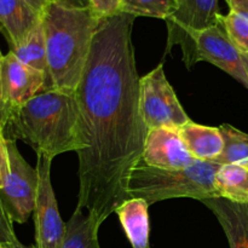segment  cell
Wrapping results in <instances>:
<instances>
[{
    "mask_svg": "<svg viewBox=\"0 0 248 248\" xmlns=\"http://www.w3.org/2000/svg\"><path fill=\"white\" fill-rule=\"evenodd\" d=\"M135 19L124 12L101 19L74 93L81 144L77 207L101 225L128 200V177L142 159L148 135L140 111Z\"/></svg>",
    "mask_w": 248,
    "mask_h": 248,
    "instance_id": "1",
    "label": "cell"
},
{
    "mask_svg": "<svg viewBox=\"0 0 248 248\" xmlns=\"http://www.w3.org/2000/svg\"><path fill=\"white\" fill-rule=\"evenodd\" d=\"M6 138L23 140L36 154L51 160L80 152L79 108L74 93L47 90L9 111Z\"/></svg>",
    "mask_w": 248,
    "mask_h": 248,
    "instance_id": "2",
    "label": "cell"
},
{
    "mask_svg": "<svg viewBox=\"0 0 248 248\" xmlns=\"http://www.w3.org/2000/svg\"><path fill=\"white\" fill-rule=\"evenodd\" d=\"M101 19L91 7L48 2L41 16L48 68L45 91L75 93Z\"/></svg>",
    "mask_w": 248,
    "mask_h": 248,
    "instance_id": "3",
    "label": "cell"
},
{
    "mask_svg": "<svg viewBox=\"0 0 248 248\" xmlns=\"http://www.w3.org/2000/svg\"><path fill=\"white\" fill-rule=\"evenodd\" d=\"M220 165L198 161L181 170H165L145 165L140 160L131 171L127 182L128 199L140 198L148 205L177 198L202 201L219 198L216 189V173Z\"/></svg>",
    "mask_w": 248,
    "mask_h": 248,
    "instance_id": "4",
    "label": "cell"
},
{
    "mask_svg": "<svg viewBox=\"0 0 248 248\" xmlns=\"http://www.w3.org/2000/svg\"><path fill=\"white\" fill-rule=\"evenodd\" d=\"M140 111L148 131L162 127L179 130L191 121L167 80L162 64L140 79Z\"/></svg>",
    "mask_w": 248,
    "mask_h": 248,
    "instance_id": "5",
    "label": "cell"
},
{
    "mask_svg": "<svg viewBox=\"0 0 248 248\" xmlns=\"http://www.w3.org/2000/svg\"><path fill=\"white\" fill-rule=\"evenodd\" d=\"M9 172L0 199L12 222L24 224L34 212L38 193V172L24 160L16 140L6 138Z\"/></svg>",
    "mask_w": 248,
    "mask_h": 248,
    "instance_id": "6",
    "label": "cell"
},
{
    "mask_svg": "<svg viewBox=\"0 0 248 248\" xmlns=\"http://www.w3.org/2000/svg\"><path fill=\"white\" fill-rule=\"evenodd\" d=\"M218 0H177L176 9L166 19L167 45L165 55L179 45L183 62L188 69L191 64L190 34L212 27L219 21Z\"/></svg>",
    "mask_w": 248,
    "mask_h": 248,
    "instance_id": "7",
    "label": "cell"
},
{
    "mask_svg": "<svg viewBox=\"0 0 248 248\" xmlns=\"http://www.w3.org/2000/svg\"><path fill=\"white\" fill-rule=\"evenodd\" d=\"M190 46L193 67L201 61L212 63L248 90V74L242 61V53L230 40L220 18L215 26L193 31L190 34Z\"/></svg>",
    "mask_w": 248,
    "mask_h": 248,
    "instance_id": "8",
    "label": "cell"
},
{
    "mask_svg": "<svg viewBox=\"0 0 248 248\" xmlns=\"http://www.w3.org/2000/svg\"><path fill=\"white\" fill-rule=\"evenodd\" d=\"M51 162L45 155L36 154L38 193L34 207L35 246L31 248H62L65 224L61 218L51 183Z\"/></svg>",
    "mask_w": 248,
    "mask_h": 248,
    "instance_id": "9",
    "label": "cell"
},
{
    "mask_svg": "<svg viewBox=\"0 0 248 248\" xmlns=\"http://www.w3.org/2000/svg\"><path fill=\"white\" fill-rule=\"evenodd\" d=\"M2 97L7 110L21 107L40 92L45 91L46 77L39 70L23 64L12 52L1 58Z\"/></svg>",
    "mask_w": 248,
    "mask_h": 248,
    "instance_id": "10",
    "label": "cell"
},
{
    "mask_svg": "<svg viewBox=\"0 0 248 248\" xmlns=\"http://www.w3.org/2000/svg\"><path fill=\"white\" fill-rule=\"evenodd\" d=\"M140 160L148 166L165 170L186 169L198 162L186 149L178 130L166 127L148 131Z\"/></svg>",
    "mask_w": 248,
    "mask_h": 248,
    "instance_id": "11",
    "label": "cell"
},
{
    "mask_svg": "<svg viewBox=\"0 0 248 248\" xmlns=\"http://www.w3.org/2000/svg\"><path fill=\"white\" fill-rule=\"evenodd\" d=\"M201 202L217 217L230 248H248V203L224 198L205 199Z\"/></svg>",
    "mask_w": 248,
    "mask_h": 248,
    "instance_id": "12",
    "label": "cell"
},
{
    "mask_svg": "<svg viewBox=\"0 0 248 248\" xmlns=\"http://www.w3.org/2000/svg\"><path fill=\"white\" fill-rule=\"evenodd\" d=\"M40 22V15L24 0H0V24L10 48L21 45Z\"/></svg>",
    "mask_w": 248,
    "mask_h": 248,
    "instance_id": "13",
    "label": "cell"
},
{
    "mask_svg": "<svg viewBox=\"0 0 248 248\" xmlns=\"http://www.w3.org/2000/svg\"><path fill=\"white\" fill-rule=\"evenodd\" d=\"M186 149L198 161L213 162L223 152L224 140L219 127L190 121L178 130Z\"/></svg>",
    "mask_w": 248,
    "mask_h": 248,
    "instance_id": "14",
    "label": "cell"
},
{
    "mask_svg": "<svg viewBox=\"0 0 248 248\" xmlns=\"http://www.w3.org/2000/svg\"><path fill=\"white\" fill-rule=\"evenodd\" d=\"M149 205L143 199L124 201L115 210L120 224L132 248L149 247Z\"/></svg>",
    "mask_w": 248,
    "mask_h": 248,
    "instance_id": "15",
    "label": "cell"
},
{
    "mask_svg": "<svg viewBox=\"0 0 248 248\" xmlns=\"http://www.w3.org/2000/svg\"><path fill=\"white\" fill-rule=\"evenodd\" d=\"M216 189L219 198L248 203V159L220 165L216 173Z\"/></svg>",
    "mask_w": 248,
    "mask_h": 248,
    "instance_id": "16",
    "label": "cell"
},
{
    "mask_svg": "<svg viewBox=\"0 0 248 248\" xmlns=\"http://www.w3.org/2000/svg\"><path fill=\"white\" fill-rule=\"evenodd\" d=\"M99 227L101 224L93 216L77 207L65 224L62 248H101L98 242Z\"/></svg>",
    "mask_w": 248,
    "mask_h": 248,
    "instance_id": "17",
    "label": "cell"
},
{
    "mask_svg": "<svg viewBox=\"0 0 248 248\" xmlns=\"http://www.w3.org/2000/svg\"><path fill=\"white\" fill-rule=\"evenodd\" d=\"M10 52L14 53L17 60L21 61L23 64L43 73L46 77V85H47V56H46L45 35H44V28L41 22L21 45L10 48Z\"/></svg>",
    "mask_w": 248,
    "mask_h": 248,
    "instance_id": "18",
    "label": "cell"
},
{
    "mask_svg": "<svg viewBox=\"0 0 248 248\" xmlns=\"http://www.w3.org/2000/svg\"><path fill=\"white\" fill-rule=\"evenodd\" d=\"M219 130L224 140V148L222 154L213 162L225 165L248 159V133L229 124L220 125Z\"/></svg>",
    "mask_w": 248,
    "mask_h": 248,
    "instance_id": "19",
    "label": "cell"
},
{
    "mask_svg": "<svg viewBox=\"0 0 248 248\" xmlns=\"http://www.w3.org/2000/svg\"><path fill=\"white\" fill-rule=\"evenodd\" d=\"M177 0H123L121 11L137 17H152V18L166 21L176 9Z\"/></svg>",
    "mask_w": 248,
    "mask_h": 248,
    "instance_id": "20",
    "label": "cell"
},
{
    "mask_svg": "<svg viewBox=\"0 0 248 248\" xmlns=\"http://www.w3.org/2000/svg\"><path fill=\"white\" fill-rule=\"evenodd\" d=\"M219 18L237 50L248 55V15L230 9L227 15L220 14Z\"/></svg>",
    "mask_w": 248,
    "mask_h": 248,
    "instance_id": "21",
    "label": "cell"
},
{
    "mask_svg": "<svg viewBox=\"0 0 248 248\" xmlns=\"http://www.w3.org/2000/svg\"><path fill=\"white\" fill-rule=\"evenodd\" d=\"M0 246L9 248H28L19 242L14 230V222L10 218L1 199H0Z\"/></svg>",
    "mask_w": 248,
    "mask_h": 248,
    "instance_id": "22",
    "label": "cell"
},
{
    "mask_svg": "<svg viewBox=\"0 0 248 248\" xmlns=\"http://www.w3.org/2000/svg\"><path fill=\"white\" fill-rule=\"evenodd\" d=\"M90 7L101 18L120 14L123 0H89Z\"/></svg>",
    "mask_w": 248,
    "mask_h": 248,
    "instance_id": "23",
    "label": "cell"
},
{
    "mask_svg": "<svg viewBox=\"0 0 248 248\" xmlns=\"http://www.w3.org/2000/svg\"><path fill=\"white\" fill-rule=\"evenodd\" d=\"M9 172V155H7L6 136L4 133V127L0 126V189L4 186Z\"/></svg>",
    "mask_w": 248,
    "mask_h": 248,
    "instance_id": "24",
    "label": "cell"
},
{
    "mask_svg": "<svg viewBox=\"0 0 248 248\" xmlns=\"http://www.w3.org/2000/svg\"><path fill=\"white\" fill-rule=\"evenodd\" d=\"M2 53L0 51V67H1V58ZM7 118H9V110H7V107L5 104L4 97H2V86H1V72H0V126L5 127L7 123Z\"/></svg>",
    "mask_w": 248,
    "mask_h": 248,
    "instance_id": "25",
    "label": "cell"
},
{
    "mask_svg": "<svg viewBox=\"0 0 248 248\" xmlns=\"http://www.w3.org/2000/svg\"><path fill=\"white\" fill-rule=\"evenodd\" d=\"M50 1L70 7H90L89 0H50Z\"/></svg>",
    "mask_w": 248,
    "mask_h": 248,
    "instance_id": "26",
    "label": "cell"
},
{
    "mask_svg": "<svg viewBox=\"0 0 248 248\" xmlns=\"http://www.w3.org/2000/svg\"><path fill=\"white\" fill-rule=\"evenodd\" d=\"M26 2H28L36 12H38L40 16H43L44 11H45L46 6L48 5L50 0H24Z\"/></svg>",
    "mask_w": 248,
    "mask_h": 248,
    "instance_id": "27",
    "label": "cell"
},
{
    "mask_svg": "<svg viewBox=\"0 0 248 248\" xmlns=\"http://www.w3.org/2000/svg\"><path fill=\"white\" fill-rule=\"evenodd\" d=\"M230 9L239 10L248 15V0H225Z\"/></svg>",
    "mask_w": 248,
    "mask_h": 248,
    "instance_id": "28",
    "label": "cell"
},
{
    "mask_svg": "<svg viewBox=\"0 0 248 248\" xmlns=\"http://www.w3.org/2000/svg\"><path fill=\"white\" fill-rule=\"evenodd\" d=\"M242 61H244L245 68H246V72L248 74V55H245V53H242Z\"/></svg>",
    "mask_w": 248,
    "mask_h": 248,
    "instance_id": "29",
    "label": "cell"
},
{
    "mask_svg": "<svg viewBox=\"0 0 248 248\" xmlns=\"http://www.w3.org/2000/svg\"><path fill=\"white\" fill-rule=\"evenodd\" d=\"M0 248H9V247H6V246H0Z\"/></svg>",
    "mask_w": 248,
    "mask_h": 248,
    "instance_id": "30",
    "label": "cell"
},
{
    "mask_svg": "<svg viewBox=\"0 0 248 248\" xmlns=\"http://www.w3.org/2000/svg\"><path fill=\"white\" fill-rule=\"evenodd\" d=\"M0 31H2V29H1V24H0Z\"/></svg>",
    "mask_w": 248,
    "mask_h": 248,
    "instance_id": "31",
    "label": "cell"
}]
</instances>
